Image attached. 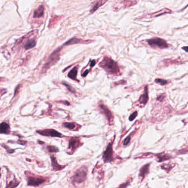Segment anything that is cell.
<instances>
[{"label":"cell","instance_id":"11","mask_svg":"<svg viewBox=\"0 0 188 188\" xmlns=\"http://www.w3.org/2000/svg\"><path fill=\"white\" fill-rule=\"evenodd\" d=\"M149 101V94H148V88L147 86L145 87V91L144 93L142 94L139 100V102L140 103V105H145Z\"/></svg>","mask_w":188,"mask_h":188},{"label":"cell","instance_id":"6","mask_svg":"<svg viewBox=\"0 0 188 188\" xmlns=\"http://www.w3.org/2000/svg\"><path fill=\"white\" fill-rule=\"evenodd\" d=\"M37 132L43 136H51V137H62L63 136L61 133L56 131L53 129H49V130H38Z\"/></svg>","mask_w":188,"mask_h":188},{"label":"cell","instance_id":"15","mask_svg":"<svg viewBox=\"0 0 188 188\" xmlns=\"http://www.w3.org/2000/svg\"><path fill=\"white\" fill-rule=\"evenodd\" d=\"M0 130L1 133L8 134L10 132V126L7 123L5 122H3L1 124Z\"/></svg>","mask_w":188,"mask_h":188},{"label":"cell","instance_id":"16","mask_svg":"<svg viewBox=\"0 0 188 188\" xmlns=\"http://www.w3.org/2000/svg\"><path fill=\"white\" fill-rule=\"evenodd\" d=\"M108 0H99L98 1L95 5L93 6V7L91 8V9L90 10V12L91 13H94L95 11H96L98 8H99L101 6H103L105 2H107Z\"/></svg>","mask_w":188,"mask_h":188},{"label":"cell","instance_id":"30","mask_svg":"<svg viewBox=\"0 0 188 188\" xmlns=\"http://www.w3.org/2000/svg\"><path fill=\"white\" fill-rule=\"evenodd\" d=\"M88 72H89V71H88V70L85 71L84 72V73L82 74V76H83V77H86L87 75V74L88 73Z\"/></svg>","mask_w":188,"mask_h":188},{"label":"cell","instance_id":"12","mask_svg":"<svg viewBox=\"0 0 188 188\" xmlns=\"http://www.w3.org/2000/svg\"><path fill=\"white\" fill-rule=\"evenodd\" d=\"M50 157H51V165H52V167H53V169L54 171L61 170L62 169H63L65 167V166L62 167L61 165L58 164V163L56 161V158H55L54 156L51 155Z\"/></svg>","mask_w":188,"mask_h":188},{"label":"cell","instance_id":"2","mask_svg":"<svg viewBox=\"0 0 188 188\" xmlns=\"http://www.w3.org/2000/svg\"><path fill=\"white\" fill-rule=\"evenodd\" d=\"M87 169L86 167H83L78 169L72 177L73 183H81L86 179Z\"/></svg>","mask_w":188,"mask_h":188},{"label":"cell","instance_id":"17","mask_svg":"<svg viewBox=\"0 0 188 188\" xmlns=\"http://www.w3.org/2000/svg\"><path fill=\"white\" fill-rule=\"evenodd\" d=\"M77 71H78V67L76 66L73 67L68 74V77L72 79L75 80L77 78Z\"/></svg>","mask_w":188,"mask_h":188},{"label":"cell","instance_id":"21","mask_svg":"<svg viewBox=\"0 0 188 188\" xmlns=\"http://www.w3.org/2000/svg\"><path fill=\"white\" fill-rule=\"evenodd\" d=\"M63 126L66 127V128H67L70 130H73L76 127V125L74 123H67V122H65L64 123H63Z\"/></svg>","mask_w":188,"mask_h":188},{"label":"cell","instance_id":"26","mask_svg":"<svg viewBox=\"0 0 188 188\" xmlns=\"http://www.w3.org/2000/svg\"><path fill=\"white\" fill-rule=\"evenodd\" d=\"M63 84L64 86H66V87L67 88V89H68L70 92L72 93H76V91L75 90V89H74L73 88H72V86H71L70 85H68V84L66 83H63Z\"/></svg>","mask_w":188,"mask_h":188},{"label":"cell","instance_id":"4","mask_svg":"<svg viewBox=\"0 0 188 188\" xmlns=\"http://www.w3.org/2000/svg\"><path fill=\"white\" fill-rule=\"evenodd\" d=\"M149 45L153 47H158L160 49H165L169 47V44L165 40L159 38H153L147 40Z\"/></svg>","mask_w":188,"mask_h":188},{"label":"cell","instance_id":"29","mask_svg":"<svg viewBox=\"0 0 188 188\" xmlns=\"http://www.w3.org/2000/svg\"><path fill=\"white\" fill-rule=\"evenodd\" d=\"M95 63H96L95 61L94 60H93L91 61V64H90V66H91V67H93L94 65H95Z\"/></svg>","mask_w":188,"mask_h":188},{"label":"cell","instance_id":"25","mask_svg":"<svg viewBox=\"0 0 188 188\" xmlns=\"http://www.w3.org/2000/svg\"><path fill=\"white\" fill-rule=\"evenodd\" d=\"M134 132H135V131H133V133H132L131 134L129 135V136H128L125 139V140L124 141V142H123V145H124V146H126V145H127L129 143V142H130V140H131V138L132 135L133 134Z\"/></svg>","mask_w":188,"mask_h":188},{"label":"cell","instance_id":"23","mask_svg":"<svg viewBox=\"0 0 188 188\" xmlns=\"http://www.w3.org/2000/svg\"><path fill=\"white\" fill-rule=\"evenodd\" d=\"M47 149L49 152H51V153L57 152L59 151V149L53 146H48Z\"/></svg>","mask_w":188,"mask_h":188},{"label":"cell","instance_id":"20","mask_svg":"<svg viewBox=\"0 0 188 188\" xmlns=\"http://www.w3.org/2000/svg\"><path fill=\"white\" fill-rule=\"evenodd\" d=\"M61 17H59V16H55L53 18H52L50 21V23L49 25V27L50 28H51V27L54 26L55 24L57 23V22L61 19Z\"/></svg>","mask_w":188,"mask_h":188},{"label":"cell","instance_id":"18","mask_svg":"<svg viewBox=\"0 0 188 188\" xmlns=\"http://www.w3.org/2000/svg\"><path fill=\"white\" fill-rule=\"evenodd\" d=\"M36 45V40L34 39L29 40L26 44L24 45V48L25 50H29L34 47Z\"/></svg>","mask_w":188,"mask_h":188},{"label":"cell","instance_id":"9","mask_svg":"<svg viewBox=\"0 0 188 188\" xmlns=\"http://www.w3.org/2000/svg\"><path fill=\"white\" fill-rule=\"evenodd\" d=\"M92 41L88 40H83L81 39H77L76 38H73L67 41L66 43L64 44V46L66 45H74L76 44H88L92 43Z\"/></svg>","mask_w":188,"mask_h":188},{"label":"cell","instance_id":"8","mask_svg":"<svg viewBox=\"0 0 188 188\" xmlns=\"http://www.w3.org/2000/svg\"><path fill=\"white\" fill-rule=\"evenodd\" d=\"M99 109L102 113L104 114L106 117V118H107L109 122L111 123L113 120V116L109 109L106 106H105L103 104H99Z\"/></svg>","mask_w":188,"mask_h":188},{"label":"cell","instance_id":"27","mask_svg":"<svg viewBox=\"0 0 188 188\" xmlns=\"http://www.w3.org/2000/svg\"><path fill=\"white\" fill-rule=\"evenodd\" d=\"M137 116V111H136L133 112V113L129 117V120L133 121Z\"/></svg>","mask_w":188,"mask_h":188},{"label":"cell","instance_id":"1","mask_svg":"<svg viewBox=\"0 0 188 188\" xmlns=\"http://www.w3.org/2000/svg\"><path fill=\"white\" fill-rule=\"evenodd\" d=\"M99 66L111 74L119 75L120 73L118 64L113 59L107 56L104 57L102 61L99 63Z\"/></svg>","mask_w":188,"mask_h":188},{"label":"cell","instance_id":"24","mask_svg":"<svg viewBox=\"0 0 188 188\" xmlns=\"http://www.w3.org/2000/svg\"><path fill=\"white\" fill-rule=\"evenodd\" d=\"M155 82L156 83H158L162 86H164L165 85L167 84L168 83V81H166V80H165V79H155Z\"/></svg>","mask_w":188,"mask_h":188},{"label":"cell","instance_id":"10","mask_svg":"<svg viewBox=\"0 0 188 188\" xmlns=\"http://www.w3.org/2000/svg\"><path fill=\"white\" fill-rule=\"evenodd\" d=\"M80 144L82 143H80V141L79 139L76 137L71 138L69 141V149H70L72 151H73L77 148H78L79 146H81Z\"/></svg>","mask_w":188,"mask_h":188},{"label":"cell","instance_id":"19","mask_svg":"<svg viewBox=\"0 0 188 188\" xmlns=\"http://www.w3.org/2000/svg\"><path fill=\"white\" fill-rule=\"evenodd\" d=\"M157 158H158V162L165 161V160H168L171 158V156H169L167 154H164V153H161V154L157 155Z\"/></svg>","mask_w":188,"mask_h":188},{"label":"cell","instance_id":"13","mask_svg":"<svg viewBox=\"0 0 188 188\" xmlns=\"http://www.w3.org/2000/svg\"><path fill=\"white\" fill-rule=\"evenodd\" d=\"M149 165H150V164H147V165H145L140 169V173H139V177L141 178L142 180L144 179V178L146 177V175L149 173Z\"/></svg>","mask_w":188,"mask_h":188},{"label":"cell","instance_id":"5","mask_svg":"<svg viewBox=\"0 0 188 188\" xmlns=\"http://www.w3.org/2000/svg\"><path fill=\"white\" fill-rule=\"evenodd\" d=\"M113 151L112 147V143L108 145L106 150L104 152L103 155V158L105 163L110 162L113 160Z\"/></svg>","mask_w":188,"mask_h":188},{"label":"cell","instance_id":"7","mask_svg":"<svg viewBox=\"0 0 188 188\" xmlns=\"http://www.w3.org/2000/svg\"><path fill=\"white\" fill-rule=\"evenodd\" d=\"M27 181L28 185L38 187L40 185L42 184L43 183H44L45 181V180L41 178H38L30 177L28 178Z\"/></svg>","mask_w":188,"mask_h":188},{"label":"cell","instance_id":"31","mask_svg":"<svg viewBox=\"0 0 188 188\" xmlns=\"http://www.w3.org/2000/svg\"><path fill=\"white\" fill-rule=\"evenodd\" d=\"M182 49H183L184 51H187V52H188V47H182Z\"/></svg>","mask_w":188,"mask_h":188},{"label":"cell","instance_id":"3","mask_svg":"<svg viewBox=\"0 0 188 188\" xmlns=\"http://www.w3.org/2000/svg\"><path fill=\"white\" fill-rule=\"evenodd\" d=\"M61 51V48H58L55 50L51 55H50L48 60L44 66L43 70H47L52 65H54L55 63L58 61L60 57V52Z\"/></svg>","mask_w":188,"mask_h":188},{"label":"cell","instance_id":"14","mask_svg":"<svg viewBox=\"0 0 188 188\" xmlns=\"http://www.w3.org/2000/svg\"><path fill=\"white\" fill-rule=\"evenodd\" d=\"M45 8L43 6H40L34 12V18H38L44 16Z\"/></svg>","mask_w":188,"mask_h":188},{"label":"cell","instance_id":"28","mask_svg":"<svg viewBox=\"0 0 188 188\" xmlns=\"http://www.w3.org/2000/svg\"><path fill=\"white\" fill-rule=\"evenodd\" d=\"M152 156H153V154H152L151 153H147L144 154L143 156H142L139 158H151Z\"/></svg>","mask_w":188,"mask_h":188},{"label":"cell","instance_id":"22","mask_svg":"<svg viewBox=\"0 0 188 188\" xmlns=\"http://www.w3.org/2000/svg\"><path fill=\"white\" fill-rule=\"evenodd\" d=\"M173 167H174V165H165V164L161 166L162 168L165 169V171H167V172H168L169 171H171V169Z\"/></svg>","mask_w":188,"mask_h":188}]
</instances>
